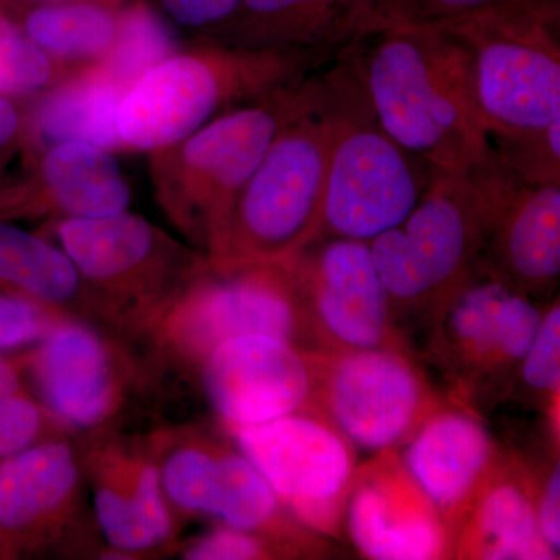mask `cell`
Listing matches in <instances>:
<instances>
[{
    "instance_id": "52a82bcc",
    "label": "cell",
    "mask_w": 560,
    "mask_h": 560,
    "mask_svg": "<svg viewBox=\"0 0 560 560\" xmlns=\"http://www.w3.org/2000/svg\"><path fill=\"white\" fill-rule=\"evenodd\" d=\"M545 305L480 260L420 326L422 357L440 374L442 394L481 418L503 405Z\"/></svg>"
},
{
    "instance_id": "f1b7e54d",
    "label": "cell",
    "mask_w": 560,
    "mask_h": 560,
    "mask_svg": "<svg viewBox=\"0 0 560 560\" xmlns=\"http://www.w3.org/2000/svg\"><path fill=\"white\" fill-rule=\"evenodd\" d=\"M69 75L72 72L36 46L9 3L0 0V95L32 101Z\"/></svg>"
},
{
    "instance_id": "3957f363",
    "label": "cell",
    "mask_w": 560,
    "mask_h": 560,
    "mask_svg": "<svg viewBox=\"0 0 560 560\" xmlns=\"http://www.w3.org/2000/svg\"><path fill=\"white\" fill-rule=\"evenodd\" d=\"M329 62L195 38L150 66L121 95L116 113L120 151L164 149L226 110L267 97Z\"/></svg>"
},
{
    "instance_id": "4fadbf2b",
    "label": "cell",
    "mask_w": 560,
    "mask_h": 560,
    "mask_svg": "<svg viewBox=\"0 0 560 560\" xmlns=\"http://www.w3.org/2000/svg\"><path fill=\"white\" fill-rule=\"evenodd\" d=\"M128 342L88 320L65 318L21 350L28 385L61 430L91 438L116 423L143 368Z\"/></svg>"
},
{
    "instance_id": "484cf974",
    "label": "cell",
    "mask_w": 560,
    "mask_h": 560,
    "mask_svg": "<svg viewBox=\"0 0 560 560\" xmlns=\"http://www.w3.org/2000/svg\"><path fill=\"white\" fill-rule=\"evenodd\" d=\"M128 0H70L13 5L14 16L33 43L69 72L101 65L119 38Z\"/></svg>"
},
{
    "instance_id": "d590c367",
    "label": "cell",
    "mask_w": 560,
    "mask_h": 560,
    "mask_svg": "<svg viewBox=\"0 0 560 560\" xmlns=\"http://www.w3.org/2000/svg\"><path fill=\"white\" fill-rule=\"evenodd\" d=\"M504 0H385L388 22L445 25L497 5Z\"/></svg>"
},
{
    "instance_id": "74e56055",
    "label": "cell",
    "mask_w": 560,
    "mask_h": 560,
    "mask_svg": "<svg viewBox=\"0 0 560 560\" xmlns=\"http://www.w3.org/2000/svg\"><path fill=\"white\" fill-rule=\"evenodd\" d=\"M13 5H43V3L70 2V0H5Z\"/></svg>"
},
{
    "instance_id": "83f0119b",
    "label": "cell",
    "mask_w": 560,
    "mask_h": 560,
    "mask_svg": "<svg viewBox=\"0 0 560 560\" xmlns=\"http://www.w3.org/2000/svg\"><path fill=\"white\" fill-rule=\"evenodd\" d=\"M504 404L523 405L537 412L555 434L560 411V305L559 296L545 305L539 327L518 364ZM503 404V405H504Z\"/></svg>"
},
{
    "instance_id": "5bb4252c",
    "label": "cell",
    "mask_w": 560,
    "mask_h": 560,
    "mask_svg": "<svg viewBox=\"0 0 560 560\" xmlns=\"http://www.w3.org/2000/svg\"><path fill=\"white\" fill-rule=\"evenodd\" d=\"M464 175L481 205L482 264L540 304L559 296L560 186L528 183L493 149Z\"/></svg>"
},
{
    "instance_id": "d6a6232c",
    "label": "cell",
    "mask_w": 560,
    "mask_h": 560,
    "mask_svg": "<svg viewBox=\"0 0 560 560\" xmlns=\"http://www.w3.org/2000/svg\"><path fill=\"white\" fill-rule=\"evenodd\" d=\"M180 558L187 560H270L293 559L285 548L275 540L248 530L220 526L190 541Z\"/></svg>"
},
{
    "instance_id": "2e32d148",
    "label": "cell",
    "mask_w": 560,
    "mask_h": 560,
    "mask_svg": "<svg viewBox=\"0 0 560 560\" xmlns=\"http://www.w3.org/2000/svg\"><path fill=\"white\" fill-rule=\"evenodd\" d=\"M316 353L242 335L215 346L195 371L221 425H254L315 405Z\"/></svg>"
},
{
    "instance_id": "e575fe53",
    "label": "cell",
    "mask_w": 560,
    "mask_h": 560,
    "mask_svg": "<svg viewBox=\"0 0 560 560\" xmlns=\"http://www.w3.org/2000/svg\"><path fill=\"white\" fill-rule=\"evenodd\" d=\"M522 453V452H521ZM534 480V501L545 540L560 558V464L559 451L540 456L522 453Z\"/></svg>"
},
{
    "instance_id": "6da1fadb",
    "label": "cell",
    "mask_w": 560,
    "mask_h": 560,
    "mask_svg": "<svg viewBox=\"0 0 560 560\" xmlns=\"http://www.w3.org/2000/svg\"><path fill=\"white\" fill-rule=\"evenodd\" d=\"M341 57L383 130L434 172L464 175L492 150L469 54L451 32L385 22Z\"/></svg>"
},
{
    "instance_id": "cb8c5ba5",
    "label": "cell",
    "mask_w": 560,
    "mask_h": 560,
    "mask_svg": "<svg viewBox=\"0 0 560 560\" xmlns=\"http://www.w3.org/2000/svg\"><path fill=\"white\" fill-rule=\"evenodd\" d=\"M124 94L120 81L101 62L27 101L22 164L62 142H86L119 153L116 113Z\"/></svg>"
},
{
    "instance_id": "4dcf8cb0",
    "label": "cell",
    "mask_w": 560,
    "mask_h": 560,
    "mask_svg": "<svg viewBox=\"0 0 560 560\" xmlns=\"http://www.w3.org/2000/svg\"><path fill=\"white\" fill-rule=\"evenodd\" d=\"M490 145L521 178L560 186V120L540 130L489 136Z\"/></svg>"
},
{
    "instance_id": "836d02e7",
    "label": "cell",
    "mask_w": 560,
    "mask_h": 560,
    "mask_svg": "<svg viewBox=\"0 0 560 560\" xmlns=\"http://www.w3.org/2000/svg\"><path fill=\"white\" fill-rule=\"evenodd\" d=\"M172 27L210 38L226 27L242 0H145Z\"/></svg>"
},
{
    "instance_id": "ffe728a7",
    "label": "cell",
    "mask_w": 560,
    "mask_h": 560,
    "mask_svg": "<svg viewBox=\"0 0 560 560\" xmlns=\"http://www.w3.org/2000/svg\"><path fill=\"white\" fill-rule=\"evenodd\" d=\"M131 187L116 153L62 142L0 179V221L94 219L130 208Z\"/></svg>"
},
{
    "instance_id": "7402d4cb",
    "label": "cell",
    "mask_w": 560,
    "mask_h": 560,
    "mask_svg": "<svg viewBox=\"0 0 560 560\" xmlns=\"http://www.w3.org/2000/svg\"><path fill=\"white\" fill-rule=\"evenodd\" d=\"M448 537V559H559L541 534L528 463L514 448H501L499 459L453 523Z\"/></svg>"
},
{
    "instance_id": "d4e9b609",
    "label": "cell",
    "mask_w": 560,
    "mask_h": 560,
    "mask_svg": "<svg viewBox=\"0 0 560 560\" xmlns=\"http://www.w3.org/2000/svg\"><path fill=\"white\" fill-rule=\"evenodd\" d=\"M0 289L101 327L90 290L68 254L11 221H0Z\"/></svg>"
},
{
    "instance_id": "30bf717a",
    "label": "cell",
    "mask_w": 560,
    "mask_h": 560,
    "mask_svg": "<svg viewBox=\"0 0 560 560\" xmlns=\"http://www.w3.org/2000/svg\"><path fill=\"white\" fill-rule=\"evenodd\" d=\"M390 315L422 326L431 308L460 285L481 260L482 210L464 175H436L399 226L370 242ZM405 337V335H404Z\"/></svg>"
},
{
    "instance_id": "ac0fdd59",
    "label": "cell",
    "mask_w": 560,
    "mask_h": 560,
    "mask_svg": "<svg viewBox=\"0 0 560 560\" xmlns=\"http://www.w3.org/2000/svg\"><path fill=\"white\" fill-rule=\"evenodd\" d=\"M345 530L366 559L441 560L451 552L447 526L397 451L374 453L357 467Z\"/></svg>"
},
{
    "instance_id": "7c38bea8",
    "label": "cell",
    "mask_w": 560,
    "mask_h": 560,
    "mask_svg": "<svg viewBox=\"0 0 560 560\" xmlns=\"http://www.w3.org/2000/svg\"><path fill=\"white\" fill-rule=\"evenodd\" d=\"M447 401L407 350L316 353L315 404L355 448L399 451Z\"/></svg>"
},
{
    "instance_id": "1f68e13d",
    "label": "cell",
    "mask_w": 560,
    "mask_h": 560,
    "mask_svg": "<svg viewBox=\"0 0 560 560\" xmlns=\"http://www.w3.org/2000/svg\"><path fill=\"white\" fill-rule=\"evenodd\" d=\"M65 318L70 316L0 289V353L32 348Z\"/></svg>"
},
{
    "instance_id": "277c9868",
    "label": "cell",
    "mask_w": 560,
    "mask_h": 560,
    "mask_svg": "<svg viewBox=\"0 0 560 560\" xmlns=\"http://www.w3.org/2000/svg\"><path fill=\"white\" fill-rule=\"evenodd\" d=\"M90 290L102 329L147 341L208 256L138 213L44 221Z\"/></svg>"
},
{
    "instance_id": "4316f807",
    "label": "cell",
    "mask_w": 560,
    "mask_h": 560,
    "mask_svg": "<svg viewBox=\"0 0 560 560\" xmlns=\"http://www.w3.org/2000/svg\"><path fill=\"white\" fill-rule=\"evenodd\" d=\"M226 440L202 427L187 425L151 434L150 451L173 514L212 515Z\"/></svg>"
},
{
    "instance_id": "44dd1931",
    "label": "cell",
    "mask_w": 560,
    "mask_h": 560,
    "mask_svg": "<svg viewBox=\"0 0 560 560\" xmlns=\"http://www.w3.org/2000/svg\"><path fill=\"white\" fill-rule=\"evenodd\" d=\"M385 22V0H242L230 24L208 39L331 61Z\"/></svg>"
},
{
    "instance_id": "603a6c76",
    "label": "cell",
    "mask_w": 560,
    "mask_h": 560,
    "mask_svg": "<svg viewBox=\"0 0 560 560\" xmlns=\"http://www.w3.org/2000/svg\"><path fill=\"white\" fill-rule=\"evenodd\" d=\"M501 448L485 418L448 400L397 452L451 533Z\"/></svg>"
},
{
    "instance_id": "e0dca14e",
    "label": "cell",
    "mask_w": 560,
    "mask_h": 560,
    "mask_svg": "<svg viewBox=\"0 0 560 560\" xmlns=\"http://www.w3.org/2000/svg\"><path fill=\"white\" fill-rule=\"evenodd\" d=\"M80 453L91 482L95 522L113 558L160 550L175 536V514L162 490L149 441L106 431Z\"/></svg>"
},
{
    "instance_id": "d6986e66",
    "label": "cell",
    "mask_w": 560,
    "mask_h": 560,
    "mask_svg": "<svg viewBox=\"0 0 560 560\" xmlns=\"http://www.w3.org/2000/svg\"><path fill=\"white\" fill-rule=\"evenodd\" d=\"M83 477L80 452L57 436L0 459V560L31 558L65 539Z\"/></svg>"
},
{
    "instance_id": "8d00e7d4",
    "label": "cell",
    "mask_w": 560,
    "mask_h": 560,
    "mask_svg": "<svg viewBox=\"0 0 560 560\" xmlns=\"http://www.w3.org/2000/svg\"><path fill=\"white\" fill-rule=\"evenodd\" d=\"M24 130V103L0 95V179L7 176L11 161L21 154Z\"/></svg>"
},
{
    "instance_id": "5b68a950",
    "label": "cell",
    "mask_w": 560,
    "mask_h": 560,
    "mask_svg": "<svg viewBox=\"0 0 560 560\" xmlns=\"http://www.w3.org/2000/svg\"><path fill=\"white\" fill-rule=\"evenodd\" d=\"M334 130L326 66L318 106L289 125L272 142L238 195L209 253L210 260L287 261L318 238Z\"/></svg>"
},
{
    "instance_id": "9a60e30c",
    "label": "cell",
    "mask_w": 560,
    "mask_h": 560,
    "mask_svg": "<svg viewBox=\"0 0 560 560\" xmlns=\"http://www.w3.org/2000/svg\"><path fill=\"white\" fill-rule=\"evenodd\" d=\"M290 265L323 352L388 348L415 353L390 315L370 243L319 237Z\"/></svg>"
},
{
    "instance_id": "f546056e",
    "label": "cell",
    "mask_w": 560,
    "mask_h": 560,
    "mask_svg": "<svg viewBox=\"0 0 560 560\" xmlns=\"http://www.w3.org/2000/svg\"><path fill=\"white\" fill-rule=\"evenodd\" d=\"M172 25L145 0H128L121 11L119 38L105 66L128 88L154 62L178 49Z\"/></svg>"
},
{
    "instance_id": "8fae6325",
    "label": "cell",
    "mask_w": 560,
    "mask_h": 560,
    "mask_svg": "<svg viewBox=\"0 0 560 560\" xmlns=\"http://www.w3.org/2000/svg\"><path fill=\"white\" fill-rule=\"evenodd\" d=\"M305 528L340 540L357 452L318 405L254 425H221Z\"/></svg>"
},
{
    "instance_id": "7a4b0ae2",
    "label": "cell",
    "mask_w": 560,
    "mask_h": 560,
    "mask_svg": "<svg viewBox=\"0 0 560 560\" xmlns=\"http://www.w3.org/2000/svg\"><path fill=\"white\" fill-rule=\"evenodd\" d=\"M326 66L149 153L154 200L194 248L209 256L238 195L272 142L318 106Z\"/></svg>"
},
{
    "instance_id": "8992f818",
    "label": "cell",
    "mask_w": 560,
    "mask_h": 560,
    "mask_svg": "<svg viewBox=\"0 0 560 560\" xmlns=\"http://www.w3.org/2000/svg\"><path fill=\"white\" fill-rule=\"evenodd\" d=\"M327 80L335 130L318 238L370 243L399 226L440 173L383 130L341 55Z\"/></svg>"
},
{
    "instance_id": "9c48e42d",
    "label": "cell",
    "mask_w": 560,
    "mask_h": 560,
    "mask_svg": "<svg viewBox=\"0 0 560 560\" xmlns=\"http://www.w3.org/2000/svg\"><path fill=\"white\" fill-rule=\"evenodd\" d=\"M270 335L323 352L311 329L290 260L208 264L162 316L149 340L154 363L195 370L231 338Z\"/></svg>"
},
{
    "instance_id": "ba28073f",
    "label": "cell",
    "mask_w": 560,
    "mask_h": 560,
    "mask_svg": "<svg viewBox=\"0 0 560 560\" xmlns=\"http://www.w3.org/2000/svg\"><path fill=\"white\" fill-rule=\"evenodd\" d=\"M559 21V0H504L440 25L469 54L475 101L489 136L560 120Z\"/></svg>"
}]
</instances>
